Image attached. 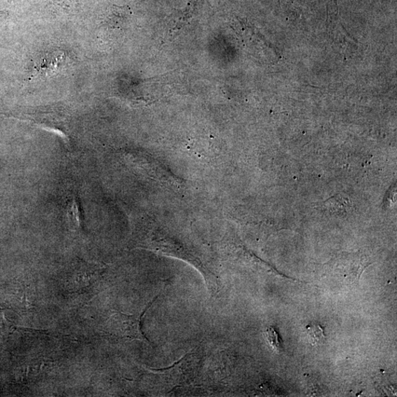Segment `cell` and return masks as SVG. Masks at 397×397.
Returning <instances> with one entry per match:
<instances>
[{
    "label": "cell",
    "mask_w": 397,
    "mask_h": 397,
    "mask_svg": "<svg viewBox=\"0 0 397 397\" xmlns=\"http://www.w3.org/2000/svg\"><path fill=\"white\" fill-rule=\"evenodd\" d=\"M67 52L60 48H52L39 52L32 61L31 77H51L67 70L71 63Z\"/></svg>",
    "instance_id": "obj_3"
},
{
    "label": "cell",
    "mask_w": 397,
    "mask_h": 397,
    "mask_svg": "<svg viewBox=\"0 0 397 397\" xmlns=\"http://www.w3.org/2000/svg\"><path fill=\"white\" fill-rule=\"evenodd\" d=\"M66 217L68 225L73 230L81 231L83 229V216H82L80 203L75 194H72L67 198Z\"/></svg>",
    "instance_id": "obj_5"
},
{
    "label": "cell",
    "mask_w": 397,
    "mask_h": 397,
    "mask_svg": "<svg viewBox=\"0 0 397 397\" xmlns=\"http://www.w3.org/2000/svg\"><path fill=\"white\" fill-rule=\"evenodd\" d=\"M158 296L138 315H127L114 311L105 325L107 335L118 338L137 339L149 343L142 331V320L147 310L151 307Z\"/></svg>",
    "instance_id": "obj_1"
},
{
    "label": "cell",
    "mask_w": 397,
    "mask_h": 397,
    "mask_svg": "<svg viewBox=\"0 0 397 397\" xmlns=\"http://www.w3.org/2000/svg\"><path fill=\"white\" fill-rule=\"evenodd\" d=\"M8 18V13L6 11H0V30L6 24Z\"/></svg>",
    "instance_id": "obj_8"
},
{
    "label": "cell",
    "mask_w": 397,
    "mask_h": 397,
    "mask_svg": "<svg viewBox=\"0 0 397 397\" xmlns=\"http://www.w3.org/2000/svg\"><path fill=\"white\" fill-rule=\"evenodd\" d=\"M0 116L29 121L39 128L59 135L65 142L70 140V119L59 109H52L49 111L34 110L32 112L16 114H2Z\"/></svg>",
    "instance_id": "obj_2"
},
{
    "label": "cell",
    "mask_w": 397,
    "mask_h": 397,
    "mask_svg": "<svg viewBox=\"0 0 397 397\" xmlns=\"http://www.w3.org/2000/svg\"><path fill=\"white\" fill-rule=\"evenodd\" d=\"M266 335L269 344L271 348L276 352L280 351L281 348L280 340L275 328L269 327L266 332Z\"/></svg>",
    "instance_id": "obj_7"
},
{
    "label": "cell",
    "mask_w": 397,
    "mask_h": 397,
    "mask_svg": "<svg viewBox=\"0 0 397 397\" xmlns=\"http://www.w3.org/2000/svg\"><path fill=\"white\" fill-rule=\"evenodd\" d=\"M307 331L308 339L311 345L317 346L324 344L326 336L320 324H310L307 326Z\"/></svg>",
    "instance_id": "obj_6"
},
{
    "label": "cell",
    "mask_w": 397,
    "mask_h": 397,
    "mask_svg": "<svg viewBox=\"0 0 397 397\" xmlns=\"http://www.w3.org/2000/svg\"><path fill=\"white\" fill-rule=\"evenodd\" d=\"M102 267L98 264L80 261L75 271V281L80 290H84L97 281L102 272Z\"/></svg>",
    "instance_id": "obj_4"
}]
</instances>
